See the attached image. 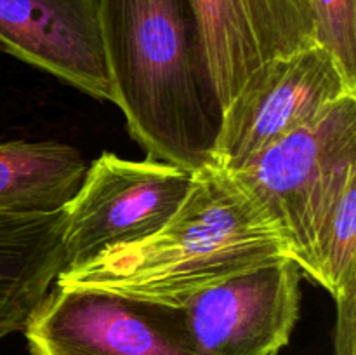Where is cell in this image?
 I'll list each match as a JSON object with an SVG mask.
<instances>
[{"instance_id": "1", "label": "cell", "mask_w": 356, "mask_h": 355, "mask_svg": "<svg viewBox=\"0 0 356 355\" xmlns=\"http://www.w3.org/2000/svg\"><path fill=\"white\" fill-rule=\"evenodd\" d=\"M113 101L146 157L214 167L218 100L191 0H97Z\"/></svg>"}, {"instance_id": "2", "label": "cell", "mask_w": 356, "mask_h": 355, "mask_svg": "<svg viewBox=\"0 0 356 355\" xmlns=\"http://www.w3.org/2000/svg\"><path fill=\"white\" fill-rule=\"evenodd\" d=\"M280 258H291L289 244L263 205L232 173L204 167L195 171L183 204L162 228L61 271L54 284L179 306L197 292Z\"/></svg>"}, {"instance_id": "3", "label": "cell", "mask_w": 356, "mask_h": 355, "mask_svg": "<svg viewBox=\"0 0 356 355\" xmlns=\"http://www.w3.org/2000/svg\"><path fill=\"white\" fill-rule=\"evenodd\" d=\"M232 174L277 223L291 258L312 281L323 225L356 178V94Z\"/></svg>"}, {"instance_id": "4", "label": "cell", "mask_w": 356, "mask_h": 355, "mask_svg": "<svg viewBox=\"0 0 356 355\" xmlns=\"http://www.w3.org/2000/svg\"><path fill=\"white\" fill-rule=\"evenodd\" d=\"M193 180L195 171L152 157L131 160L101 153L65 205V270L162 228L183 204Z\"/></svg>"}, {"instance_id": "5", "label": "cell", "mask_w": 356, "mask_h": 355, "mask_svg": "<svg viewBox=\"0 0 356 355\" xmlns=\"http://www.w3.org/2000/svg\"><path fill=\"white\" fill-rule=\"evenodd\" d=\"M353 94L356 80L320 44L264 63L222 108L214 167L235 173Z\"/></svg>"}, {"instance_id": "6", "label": "cell", "mask_w": 356, "mask_h": 355, "mask_svg": "<svg viewBox=\"0 0 356 355\" xmlns=\"http://www.w3.org/2000/svg\"><path fill=\"white\" fill-rule=\"evenodd\" d=\"M23 333L30 355H200L176 306L56 284Z\"/></svg>"}, {"instance_id": "7", "label": "cell", "mask_w": 356, "mask_h": 355, "mask_svg": "<svg viewBox=\"0 0 356 355\" xmlns=\"http://www.w3.org/2000/svg\"><path fill=\"white\" fill-rule=\"evenodd\" d=\"M302 271L280 258L181 303L179 322L200 355H278L301 315Z\"/></svg>"}, {"instance_id": "8", "label": "cell", "mask_w": 356, "mask_h": 355, "mask_svg": "<svg viewBox=\"0 0 356 355\" xmlns=\"http://www.w3.org/2000/svg\"><path fill=\"white\" fill-rule=\"evenodd\" d=\"M221 106L264 63L316 42L312 0H191Z\"/></svg>"}, {"instance_id": "9", "label": "cell", "mask_w": 356, "mask_h": 355, "mask_svg": "<svg viewBox=\"0 0 356 355\" xmlns=\"http://www.w3.org/2000/svg\"><path fill=\"white\" fill-rule=\"evenodd\" d=\"M0 54L113 101L97 0H0Z\"/></svg>"}, {"instance_id": "10", "label": "cell", "mask_w": 356, "mask_h": 355, "mask_svg": "<svg viewBox=\"0 0 356 355\" xmlns=\"http://www.w3.org/2000/svg\"><path fill=\"white\" fill-rule=\"evenodd\" d=\"M65 207L0 212V340L23 331L65 270Z\"/></svg>"}, {"instance_id": "11", "label": "cell", "mask_w": 356, "mask_h": 355, "mask_svg": "<svg viewBox=\"0 0 356 355\" xmlns=\"http://www.w3.org/2000/svg\"><path fill=\"white\" fill-rule=\"evenodd\" d=\"M87 162L79 148L0 138V212H49L79 190Z\"/></svg>"}, {"instance_id": "12", "label": "cell", "mask_w": 356, "mask_h": 355, "mask_svg": "<svg viewBox=\"0 0 356 355\" xmlns=\"http://www.w3.org/2000/svg\"><path fill=\"white\" fill-rule=\"evenodd\" d=\"M312 282L334 298L356 285V178L348 181L323 225Z\"/></svg>"}, {"instance_id": "13", "label": "cell", "mask_w": 356, "mask_h": 355, "mask_svg": "<svg viewBox=\"0 0 356 355\" xmlns=\"http://www.w3.org/2000/svg\"><path fill=\"white\" fill-rule=\"evenodd\" d=\"M316 42L356 80V0H312Z\"/></svg>"}, {"instance_id": "14", "label": "cell", "mask_w": 356, "mask_h": 355, "mask_svg": "<svg viewBox=\"0 0 356 355\" xmlns=\"http://www.w3.org/2000/svg\"><path fill=\"white\" fill-rule=\"evenodd\" d=\"M337 320L334 329V355H355L356 345V285L336 296Z\"/></svg>"}]
</instances>
